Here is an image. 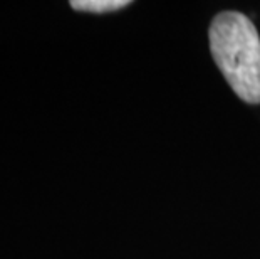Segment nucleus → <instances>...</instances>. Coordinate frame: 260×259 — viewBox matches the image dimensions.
Segmentation results:
<instances>
[{
    "label": "nucleus",
    "instance_id": "obj_1",
    "mask_svg": "<svg viewBox=\"0 0 260 259\" xmlns=\"http://www.w3.org/2000/svg\"><path fill=\"white\" fill-rule=\"evenodd\" d=\"M210 51L235 95L260 103V36L240 12H222L210 25Z\"/></svg>",
    "mask_w": 260,
    "mask_h": 259
},
{
    "label": "nucleus",
    "instance_id": "obj_2",
    "mask_svg": "<svg viewBox=\"0 0 260 259\" xmlns=\"http://www.w3.org/2000/svg\"><path fill=\"white\" fill-rule=\"evenodd\" d=\"M129 4V0H73L71 7L74 10H79V12L108 14L128 7Z\"/></svg>",
    "mask_w": 260,
    "mask_h": 259
}]
</instances>
